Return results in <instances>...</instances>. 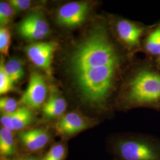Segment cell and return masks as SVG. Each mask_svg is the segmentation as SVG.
<instances>
[{
    "mask_svg": "<svg viewBox=\"0 0 160 160\" xmlns=\"http://www.w3.org/2000/svg\"><path fill=\"white\" fill-rule=\"evenodd\" d=\"M133 59L114 39L108 21L94 26L69 58V71L83 102L108 112Z\"/></svg>",
    "mask_w": 160,
    "mask_h": 160,
    "instance_id": "obj_1",
    "label": "cell"
},
{
    "mask_svg": "<svg viewBox=\"0 0 160 160\" xmlns=\"http://www.w3.org/2000/svg\"><path fill=\"white\" fill-rule=\"evenodd\" d=\"M118 109L138 108L160 111V69L145 57L133 59L120 83L114 101Z\"/></svg>",
    "mask_w": 160,
    "mask_h": 160,
    "instance_id": "obj_2",
    "label": "cell"
},
{
    "mask_svg": "<svg viewBox=\"0 0 160 160\" xmlns=\"http://www.w3.org/2000/svg\"><path fill=\"white\" fill-rule=\"evenodd\" d=\"M113 150L120 160H160V140L147 135L120 138Z\"/></svg>",
    "mask_w": 160,
    "mask_h": 160,
    "instance_id": "obj_3",
    "label": "cell"
},
{
    "mask_svg": "<svg viewBox=\"0 0 160 160\" xmlns=\"http://www.w3.org/2000/svg\"><path fill=\"white\" fill-rule=\"evenodd\" d=\"M108 23L114 39L131 57L142 52L143 41L151 25L117 17H112Z\"/></svg>",
    "mask_w": 160,
    "mask_h": 160,
    "instance_id": "obj_4",
    "label": "cell"
},
{
    "mask_svg": "<svg viewBox=\"0 0 160 160\" xmlns=\"http://www.w3.org/2000/svg\"><path fill=\"white\" fill-rule=\"evenodd\" d=\"M89 11L90 7L86 2H70L58 10V22L68 28L79 27L85 22Z\"/></svg>",
    "mask_w": 160,
    "mask_h": 160,
    "instance_id": "obj_5",
    "label": "cell"
},
{
    "mask_svg": "<svg viewBox=\"0 0 160 160\" xmlns=\"http://www.w3.org/2000/svg\"><path fill=\"white\" fill-rule=\"evenodd\" d=\"M19 34L26 40L44 39L49 33V27L40 13H32L23 18L17 27Z\"/></svg>",
    "mask_w": 160,
    "mask_h": 160,
    "instance_id": "obj_6",
    "label": "cell"
},
{
    "mask_svg": "<svg viewBox=\"0 0 160 160\" xmlns=\"http://www.w3.org/2000/svg\"><path fill=\"white\" fill-rule=\"evenodd\" d=\"M58 43L55 42L36 43L25 48L29 59L36 66L43 69L46 74L51 75L52 58Z\"/></svg>",
    "mask_w": 160,
    "mask_h": 160,
    "instance_id": "obj_7",
    "label": "cell"
},
{
    "mask_svg": "<svg viewBox=\"0 0 160 160\" xmlns=\"http://www.w3.org/2000/svg\"><path fill=\"white\" fill-rule=\"evenodd\" d=\"M94 122L80 112H72L59 118L55 125V129L59 135L69 137L88 128Z\"/></svg>",
    "mask_w": 160,
    "mask_h": 160,
    "instance_id": "obj_8",
    "label": "cell"
},
{
    "mask_svg": "<svg viewBox=\"0 0 160 160\" xmlns=\"http://www.w3.org/2000/svg\"><path fill=\"white\" fill-rule=\"evenodd\" d=\"M47 94L46 84L43 77L33 72L26 91L23 94L21 102L29 108L38 109L43 104Z\"/></svg>",
    "mask_w": 160,
    "mask_h": 160,
    "instance_id": "obj_9",
    "label": "cell"
},
{
    "mask_svg": "<svg viewBox=\"0 0 160 160\" xmlns=\"http://www.w3.org/2000/svg\"><path fill=\"white\" fill-rule=\"evenodd\" d=\"M19 138L24 148L35 152L45 147L49 141L50 135L45 129L34 128L21 132Z\"/></svg>",
    "mask_w": 160,
    "mask_h": 160,
    "instance_id": "obj_10",
    "label": "cell"
},
{
    "mask_svg": "<svg viewBox=\"0 0 160 160\" xmlns=\"http://www.w3.org/2000/svg\"><path fill=\"white\" fill-rule=\"evenodd\" d=\"M33 120V115L29 108L22 107L11 114H2L1 123L4 128L12 131H19L29 125Z\"/></svg>",
    "mask_w": 160,
    "mask_h": 160,
    "instance_id": "obj_11",
    "label": "cell"
},
{
    "mask_svg": "<svg viewBox=\"0 0 160 160\" xmlns=\"http://www.w3.org/2000/svg\"><path fill=\"white\" fill-rule=\"evenodd\" d=\"M160 52V24L156 22L151 25L142 43V53L145 58L154 61Z\"/></svg>",
    "mask_w": 160,
    "mask_h": 160,
    "instance_id": "obj_12",
    "label": "cell"
},
{
    "mask_svg": "<svg viewBox=\"0 0 160 160\" xmlns=\"http://www.w3.org/2000/svg\"><path fill=\"white\" fill-rule=\"evenodd\" d=\"M67 109V102L63 97L61 96L58 92L55 90L46 103L43 105L42 112L45 118L55 119L63 116Z\"/></svg>",
    "mask_w": 160,
    "mask_h": 160,
    "instance_id": "obj_13",
    "label": "cell"
},
{
    "mask_svg": "<svg viewBox=\"0 0 160 160\" xmlns=\"http://www.w3.org/2000/svg\"><path fill=\"white\" fill-rule=\"evenodd\" d=\"M15 140L12 131L2 127L0 130V153L4 158L15 153Z\"/></svg>",
    "mask_w": 160,
    "mask_h": 160,
    "instance_id": "obj_14",
    "label": "cell"
},
{
    "mask_svg": "<svg viewBox=\"0 0 160 160\" xmlns=\"http://www.w3.org/2000/svg\"><path fill=\"white\" fill-rule=\"evenodd\" d=\"M1 65L6 74L14 83L23 78L24 75L23 63L19 59L17 58H12L5 64L1 62Z\"/></svg>",
    "mask_w": 160,
    "mask_h": 160,
    "instance_id": "obj_15",
    "label": "cell"
},
{
    "mask_svg": "<svg viewBox=\"0 0 160 160\" xmlns=\"http://www.w3.org/2000/svg\"><path fill=\"white\" fill-rule=\"evenodd\" d=\"M66 155V148L62 143L53 145L42 160H63Z\"/></svg>",
    "mask_w": 160,
    "mask_h": 160,
    "instance_id": "obj_16",
    "label": "cell"
},
{
    "mask_svg": "<svg viewBox=\"0 0 160 160\" xmlns=\"http://www.w3.org/2000/svg\"><path fill=\"white\" fill-rule=\"evenodd\" d=\"M14 10L9 2H1L0 3V24L4 27L10 22L14 14Z\"/></svg>",
    "mask_w": 160,
    "mask_h": 160,
    "instance_id": "obj_17",
    "label": "cell"
},
{
    "mask_svg": "<svg viewBox=\"0 0 160 160\" xmlns=\"http://www.w3.org/2000/svg\"><path fill=\"white\" fill-rule=\"evenodd\" d=\"M11 43V33L9 29L1 27L0 29V52L5 56L8 55Z\"/></svg>",
    "mask_w": 160,
    "mask_h": 160,
    "instance_id": "obj_18",
    "label": "cell"
},
{
    "mask_svg": "<svg viewBox=\"0 0 160 160\" xmlns=\"http://www.w3.org/2000/svg\"><path fill=\"white\" fill-rule=\"evenodd\" d=\"M0 109L3 114H11L18 109V103L12 98L2 97L0 99Z\"/></svg>",
    "mask_w": 160,
    "mask_h": 160,
    "instance_id": "obj_19",
    "label": "cell"
},
{
    "mask_svg": "<svg viewBox=\"0 0 160 160\" xmlns=\"http://www.w3.org/2000/svg\"><path fill=\"white\" fill-rule=\"evenodd\" d=\"M14 82L4 72L2 67H0V94H4L13 90Z\"/></svg>",
    "mask_w": 160,
    "mask_h": 160,
    "instance_id": "obj_20",
    "label": "cell"
},
{
    "mask_svg": "<svg viewBox=\"0 0 160 160\" xmlns=\"http://www.w3.org/2000/svg\"><path fill=\"white\" fill-rule=\"evenodd\" d=\"M8 2L11 4L14 12H17L27 10L32 5V2L29 0H10Z\"/></svg>",
    "mask_w": 160,
    "mask_h": 160,
    "instance_id": "obj_21",
    "label": "cell"
},
{
    "mask_svg": "<svg viewBox=\"0 0 160 160\" xmlns=\"http://www.w3.org/2000/svg\"><path fill=\"white\" fill-rule=\"evenodd\" d=\"M154 62L155 65H156V67L160 69V52H159V53L157 55V56L155 58Z\"/></svg>",
    "mask_w": 160,
    "mask_h": 160,
    "instance_id": "obj_22",
    "label": "cell"
},
{
    "mask_svg": "<svg viewBox=\"0 0 160 160\" xmlns=\"http://www.w3.org/2000/svg\"><path fill=\"white\" fill-rule=\"evenodd\" d=\"M20 160H38L36 158H35L34 157H24L22 159Z\"/></svg>",
    "mask_w": 160,
    "mask_h": 160,
    "instance_id": "obj_23",
    "label": "cell"
},
{
    "mask_svg": "<svg viewBox=\"0 0 160 160\" xmlns=\"http://www.w3.org/2000/svg\"><path fill=\"white\" fill-rule=\"evenodd\" d=\"M1 160H7V159H6V158H2V159H1Z\"/></svg>",
    "mask_w": 160,
    "mask_h": 160,
    "instance_id": "obj_24",
    "label": "cell"
},
{
    "mask_svg": "<svg viewBox=\"0 0 160 160\" xmlns=\"http://www.w3.org/2000/svg\"><path fill=\"white\" fill-rule=\"evenodd\" d=\"M158 22V23H160V20H159V21H158V22Z\"/></svg>",
    "mask_w": 160,
    "mask_h": 160,
    "instance_id": "obj_25",
    "label": "cell"
}]
</instances>
